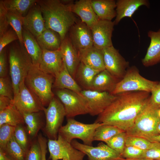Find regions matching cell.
I'll return each instance as SVG.
<instances>
[{
    "mask_svg": "<svg viewBox=\"0 0 160 160\" xmlns=\"http://www.w3.org/2000/svg\"><path fill=\"white\" fill-rule=\"evenodd\" d=\"M14 136L16 142L26 154L29 149L28 140L27 132L22 125L15 127Z\"/></svg>",
    "mask_w": 160,
    "mask_h": 160,
    "instance_id": "39",
    "label": "cell"
},
{
    "mask_svg": "<svg viewBox=\"0 0 160 160\" xmlns=\"http://www.w3.org/2000/svg\"><path fill=\"white\" fill-rule=\"evenodd\" d=\"M56 93L64 107L67 118L88 114L86 100L81 94L66 89H57Z\"/></svg>",
    "mask_w": 160,
    "mask_h": 160,
    "instance_id": "10",
    "label": "cell"
},
{
    "mask_svg": "<svg viewBox=\"0 0 160 160\" xmlns=\"http://www.w3.org/2000/svg\"><path fill=\"white\" fill-rule=\"evenodd\" d=\"M151 148L145 150L143 158H147L153 160H160V142H152Z\"/></svg>",
    "mask_w": 160,
    "mask_h": 160,
    "instance_id": "44",
    "label": "cell"
},
{
    "mask_svg": "<svg viewBox=\"0 0 160 160\" xmlns=\"http://www.w3.org/2000/svg\"><path fill=\"white\" fill-rule=\"evenodd\" d=\"M0 160H13L3 150L0 149Z\"/></svg>",
    "mask_w": 160,
    "mask_h": 160,
    "instance_id": "50",
    "label": "cell"
},
{
    "mask_svg": "<svg viewBox=\"0 0 160 160\" xmlns=\"http://www.w3.org/2000/svg\"><path fill=\"white\" fill-rule=\"evenodd\" d=\"M151 93V101L155 106L160 108V82H158Z\"/></svg>",
    "mask_w": 160,
    "mask_h": 160,
    "instance_id": "46",
    "label": "cell"
},
{
    "mask_svg": "<svg viewBox=\"0 0 160 160\" xmlns=\"http://www.w3.org/2000/svg\"><path fill=\"white\" fill-rule=\"evenodd\" d=\"M15 127L7 124L0 126V149L4 151L8 142L14 135Z\"/></svg>",
    "mask_w": 160,
    "mask_h": 160,
    "instance_id": "38",
    "label": "cell"
},
{
    "mask_svg": "<svg viewBox=\"0 0 160 160\" xmlns=\"http://www.w3.org/2000/svg\"><path fill=\"white\" fill-rule=\"evenodd\" d=\"M55 79L53 76L33 65L25 79V83L44 106L48 105L54 97L52 88Z\"/></svg>",
    "mask_w": 160,
    "mask_h": 160,
    "instance_id": "5",
    "label": "cell"
},
{
    "mask_svg": "<svg viewBox=\"0 0 160 160\" xmlns=\"http://www.w3.org/2000/svg\"><path fill=\"white\" fill-rule=\"evenodd\" d=\"M7 12L2 0L0 1V36L7 30L9 25L7 17Z\"/></svg>",
    "mask_w": 160,
    "mask_h": 160,
    "instance_id": "45",
    "label": "cell"
},
{
    "mask_svg": "<svg viewBox=\"0 0 160 160\" xmlns=\"http://www.w3.org/2000/svg\"><path fill=\"white\" fill-rule=\"evenodd\" d=\"M63 62L60 49L49 51L42 49L39 68L54 77L61 70Z\"/></svg>",
    "mask_w": 160,
    "mask_h": 160,
    "instance_id": "18",
    "label": "cell"
},
{
    "mask_svg": "<svg viewBox=\"0 0 160 160\" xmlns=\"http://www.w3.org/2000/svg\"><path fill=\"white\" fill-rule=\"evenodd\" d=\"M93 9L100 20H111L116 16V1L114 0H91Z\"/></svg>",
    "mask_w": 160,
    "mask_h": 160,
    "instance_id": "27",
    "label": "cell"
},
{
    "mask_svg": "<svg viewBox=\"0 0 160 160\" xmlns=\"http://www.w3.org/2000/svg\"><path fill=\"white\" fill-rule=\"evenodd\" d=\"M150 93L135 91L116 95L114 100L98 115L95 122L114 126L126 132L148 103Z\"/></svg>",
    "mask_w": 160,
    "mask_h": 160,
    "instance_id": "1",
    "label": "cell"
},
{
    "mask_svg": "<svg viewBox=\"0 0 160 160\" xmlns=\"http://www.w3.org/2000/svg\"><path fill=\"white\" fill-rule=\"evenodd\" d=\"M36 39L42 50L49 51L60 49L62 41L57 33L49 29H46Z\"/></svg>",
    "mask_w": 160,
    "mask_h": 160,
    "instance_id": "28",
    "label": "cell"
},
{
    "mask_svg": "<svg viewBox=\"0 0 160 160\" xmlns=\"http://www.w3.org/2000/svg\"><path fill=\"white\" fill-rule=\"evenodd\" d=\"M72 12L80 18L81 21L91 28L99 20L93 8L91 0H79L71 5Z\"/></svg>",
    "mask_w": 160,
    "mask_h": 160,
    "instance_id": "20",
    "label": "cell"
},
{
    "mask_svg": "<svg viewBox=\"0 0 160 160\" xmlns=\"http://www.w3.org/2000/svg\"><path fill=\"white\" fill-rule=\"evenodd\" d=\"M152 144L145 138L127 135L125 140V146H132L143 150L149 149Z\"/></svg>",
    "mask_w": 160,
    "mask_h": 160,
    "instance_id": "37",
    "label": "cell"
},
{
    "mask_svg": "<svg viewBox=\"0 0 160 160\" xmlns=\"http://www.w3.org/2000/svg\"><path fill=\"white\" fill-rule=\"evenodd\" d=\"M43 111L46 121L44 132L49 139H56L66 116L64 107L59 99L54 97Z\"/></svg>",
    "mask_w": 160,
    "mask_h": 160,
    "instance_id": "8",
    "label": "cell"
},
{
    "mask_svg": "<svg viewBox=\"0 0 160 160\" xmlns=\"http://www.w3.org/2000/svg\"><path fill=\"white\" fill-rule=\"evenodd\" d=\"M41 151L38 141L33 143L26 153L25 160H41Z\"/></svg>",
    "mask_w": 160,
    "mask_h": 160,
    "instance_id": "42",
    "label": "cell"
},
{
    "mask_svg": "<svg viewBox=\"0 0 160 160\" xmlns=\"http://www.w3.org/2000/svg\"><path fill=\"white\" fill-rule=\"evenodd\" d=\"M120 80L105 69L95 77L90 90L108 92L112 94Z\"/></svg>",
    "mask_w": 160,
    "mask_h": 160,
    "instance_id": "24",
    "label": "cell"
},
{
    "mask_svg": "<svg viewBox=\"0 0 160 160\" xmlns=\"http://www.w3.org/2000/svg\"><path fill=\"white\" fill-rule=\"evenodd\" d=\"M22 37L23 45L31 59L33 65L39 68L42 49L35 37L24 28H23Z\"/></svg>",
    "mask_w": 160,
    "mask_h": 160,
    "instance_id": "26",
    "label": "cell"
},
{
    "mask_svg": "<svg viewBox=\"0 0 160 160\" xmlns=\"http://www.w3.org/2000/svg\"><path fill=\"white\" fill-rule=\"evenodd\" d=\"M123 132L125 131L116 126L102 123L95 131L94 140L106 143L115 135Z\"/></svg>",
    "mask_w": 160,
    "mask_h": 160,
    "instance_id": "33",
    "label": "cell"
},
{
    "mask_svg": "<svg viewBox=\"0 0 160 160\" xmlns=\"http://www.w3.org/2000/svg\"><path fill=\"white\" fill-rule=\"evenodd\" d=\"M0 96L7 97L11 100L14 98L12 81L7 76L0 77Z\"/></svg>",
    "mask_w": 160,
    "mask_h": 160,
    "instance_id": "40",
    "label": "cell"
},
{
    "mask_svg": "<svg viewBox=\"0 0 160 160\" xmlns=\"http://www.w3.org/2000/svg\"><path fill=\"white\" fill-rule=\"evenodd\" d=\"M9 73L14 96L18 93L21 84L25 81L33 65L31 59L23 44L10 47L9 54Z\"/></svg>",
    "mask_w": 160,
    "mask_h": 160,
    "instance_id": "3",
    "label": "cell"
},
{
    "mask_svg": "<svg viewBox=\"0 0 160 160\" xmlns=\"http://www.w3.org/2000/svg\"><path fill=\"white\" fill-rule=\"evenodd\" d=\"M100 72L80 62L76 70L75 78L85 89L90 90L94 78Z\"/></svg>",
    "mask_w": 160,
    "mask_h": 160,
    "instance_id": "30",
    "label": "cell"
},
{
    "mask_svg": "<svg viewBox=\"0 0 160 160\" xmlns=\"http://www.w3.org/2000/svg\"><path fill=\"white\" fill-rule=\"evenodd\" d=\"M102 50L105 69L117 78L122 79L129 67V62L113 46Z\"/></svg>",
    "mask_w": 160,
    "mask_h": 160,
    "instance_id": "14",
    "label": "cell"
},
{
    "mask_svg": "<svg viewBox=\"0 0 160 160\" xmlns=\"http://www.w3.org/2000/svg\"><path fill=\"white\" fill-rule=\"evenodd\" d=\"M124 160H153L152 159L147 158H143L140 159H125Z\"/></svg>",
    "mask_w": 160,
    "mask_h": 160,
    "instance_id": "52",
    "label": "cell"
},
{
    "mask_svg": "<svg viewBox=\"0 0 160 160\" xmlns=\"http://www.w3.org/2000/svg\"><path fill=\"white\" fill-rule=\"evenodd\" d=\"M23 26L36 38L46 29L40 8L36 2L23 17Z\"/></svg>",
    "mask_w": 160,
    "mask_h": 160,
    "instance_id": "17",
    "label": "cell"
},
{
    "mask_svg": "<svg viewBox=\"0 0 160 160\" xmlns=\"http://www.w3.org/2000/svg\"><path fill=\"white\" fill-rule=\"evenodd\" d=\"M44 20L46 29L57 33L64 39L71 27L77 22L72 12L71 0H37Z\"/></svg>",
    "mask_w": 160,
    "mask_h": 160,
    "instance_id": "2",
    "label": "cell"
},
{
    "mask_svg": "<svg viewBox=\"0 0 160 160\" xmlns=\"http://www.w3.org/2000/svg\"><path fill=\"white\" fill-rule=\"evenodd\" d=\"M7 71L6 51L4 48L0 53V77L7 76Z\"/></svg>",
    "mask_w": 160,
    "mask_h": 160,
    "instance_id": "47",
    "label": "cell"
},
{
    "mask_svg": "<svg viewBox=\"0 0 160 160\" xmlns=\"http://www.w3.org/2000/svg\"><path fill=\"white\" fill-rule=\"evenodd\" d=\"M12 100L7 97L0 96V111L6 109L12 104Z\"/></svg>",
    "mask_w": 160,
    "mask_h": 160,
    "instance_id": "49",
    "label": "cell"
},
{
    "mask_svg": "<svg viewBox=\"0 0 160 160\" xmlns=\"http://www.w3.org/2000/svg\"><path fill=\"white\" fill-rule=\"evenodd\" d=\"M158 114L159 117L160 118V108L159 109L158 111Z\"/></svg>",
    "mask_w": 160,
    "mask_h": 160,
    "instance_id": "54",
    "label": "cell"
},
{
    "mask_svg": "<svg viewBox=\"0 0 160 160\" xmlns=\"http://www.w3.org/2000/svg\"><path fill=\"white\" fill-rule=\"evenodd\" d=\"M38 141L41 149L42 153L41 160H47L46 155L47 147V140L45 137L40 134L38 136Z\"/></svg>",
    "mask_w": 160,
    "mask_h": 160,
    "instance_id": "48",
    "label": "cell"
},
{
    "mask_svg": "<svg viewBox=\"0 0 160 160\" xmlns=\"http://www.w3.org/2000/svg\"><path fill=\"white\" fill-rule=\"evenodd\" d=\"M127 135L126 132L120 133L113 136L106 143L121 156L125 147V140Z\"/></svg>",
    "mask_w": 160,
    "mask_h": 160,
    "instance_id": "36",
    "label": "cell"
},
{
    "mask_svg": "<svg viewBox=\"0 0 160 160\" xmlns=\"http://www.w3.org/2000/svg\"><path fill=\"white\" fill-rule=\"evenodd\" d=\"M150 100L136 118L133 125L126 132L128 135L145 139L158 135L157 124L160 121L158 111Z\"/></svg>",
    "mask_w": 160,
    "mask_h": 160,
    "instance_id": "4",
    "label": "cell"
},
{
    "mask_svg": "<svg viewBox=\"0 0 160 160\" xmlns=\"http://www.w3.org/2000/svg\"><path fill=\"white\" fill-rule=\"evenodd\" d=\"M7 12L24 17L31 7L36 4L37 0H2Z\"/></svg>",
    "mask_w": 160,
    "mask_h": 160,
    "instance_id": "31",
    "label": "cell"
},
{
    "mask_svg": "<svg viewBox=\"0 0 160 160\" xmlns=\"http://www.w3.org/2000/svg\"><path fill=\"white\" fill-rule=\"evenodd\" d=\"M148 35L150 39V42L142 60L145 67L151 66L160 62V28L157 31H149Z\"/></svg>",
    "mask_w": 160,
    "mask_h": 160,
    "instance_id": "22",
    "label": "cell"
},
{
    "mask_svg": "<svg viewBox=\"0 0 160 160\" xmlns=\"http://www.w3.org/2000/svg\"><path fill=\"white\" fill-rule=\"evenodd\" d=\"M47 147L51 160H83L86 156L59 134L56 139H48Z\"/></svg>",
    "mask_w": 160,
    "mask_h": 160,
    "instance_id": "9",
    "label": "cell"
},
{
    "mask_svg": "<svg viewBox=\"0 0 160 160\" xmlns=\"http://www.w3.org/2000/svg\"><path fill=\"white\" fill-rule=\"evenodd\" d=\"M71 143L75 148L87 155L88 160H124L125 159L107 144L102 142L99 143L95 147L82 144L75 140H73Z\"/></svg>",
    "mask_w": 160,
    "mask_h": 160,
    "instance_id": "13",
    "label": "cell"
},
{
    "mask_svg": "<svg viewBox=\"0 0 160 160\" xmlns=\"http://www.w3.org/2000/svg\"><path fill=\"white\" fill-rule=\"evenodd\" d=\"M115 25L114 21L99 19L91 27L93 46L101 50L113 46L112 36Z\"/></svg>",
    "mask_w": 160,
    "mask_h": 160,
    "instance_id": "15",
    "label": "cell"
},
{
    "mask_svg": "<svg viewBox=\"0 0 160 160\" xmlns=\"http://www.w3.org/2000/svg\"></svg>",
    "mask_w": 160,
    "mask_h": 160,
    "instance_id": "55",
    "label": "cell"
},
{
    "mask_svg": "<svg viewBox=\"0 0 160 160\" xmlns=\"http://www.w3.org/2000/svg\"><path fill=\"white\" fill-rule=\"evenodd\" d=\"M7 17L9 25L17 34L20 43L23 44L22 37L23 17L7 12Z\"/></svg>",
    "mask_w": 160,
    "mask_h": 160,
    "instance_id": "35",
    "label": "cell"
},
{
    "mask_svg": "<svg viewBox=\"0 0 160 160\" xmlns=\"http://www.w3.org/2000/svg\"><path fill=\"white\" fill-rule=\"evenodd\" d=\"M69 31V39L78 51L93 46L91 28L84 23L81 21L77 22L71 27Z\"/></svg>",
    "mask_w": 160,
    "mask_h": 160,
    "instance_id": "16",
    "label": "cell"
},
{
    "mask_svg": "<svg viewBox=\"0 0 160 160\" xmlns=\"http://www.w3.org/2000/svg\"><path fill=\"white\" fill-rule=\"evenodd\" d=\"M21 113L26 125L28 135L31 138L35 137L42 126L41 117L40 112Z\"/></svg>",
    "mask_w": 160,
    "mask_h": 160,
    "instance_id": "32",
    "label": "cell"
},
{
    "mask_svg": "<svg viewBox=\"0 0 160 160\" xmlns=\"http://www.w3.org/2000/svg\"><path fill=\"white\" fill-rule=\"evenodd\" d=\"M55 78L53 87L55 88L68 89L81 94V88L69 73L64 62L61 69Z\"/></svg>",
    "mask_w": 160,
    "mask_h": 160,
    "instance_id": "25",
    "label": "cell"
},
{
    "mask_svg": "<svg viewBox=\"0 0 160 160\" xmlns=\"http://www.w3.org/2000/svg\"><path fill=\"white\" fill-rule=\"evenodd\" d=\"M4 151L13 160H25L26 153L16 141L14 135Z\"/></svg>",
    "mask_w": 160,
    "mask_h": 160,
    "instance_id": "34",
    "label": "cell"
},
{
    "mask_svg": "<svg viewBox=\"0 0 160 160\" xmlns=\"http://www.w3.org/2000/svg\"><path fill=\"white\" fill-rule=\"evenodd\" d=\"M12 104L21 113H31L43 111L45 108L36 95L25 84L20 87L17 94L14 96Z\"/></svg>",
    "mask_w": 160,
    "mask_h": 160,
    "instance_id": "11",
    "label": "cell"
},
{
    "mask_svg": "<svg viewBox=\"0 0 160 160\" xmlns=\"http://www.w3.org/2000/svg\"><path fill=\"white\" fill-rule=\"evenodd\" d=\"M60 49L63 62L69 73L75 79L80 62L78 51L72 44L69 37L66 36L62 41Z\"/></svg>",
    "mask_w": 160,
    "mask_h": 160,
    "instance_id": "19",
    "label": "cell"
},
{
    "mask_svg": "<svg viewBox=\"0 0 160 160\" xmlns=\"http://www.w3.org/2000/svg\"><path fill=\"white\" fill-rule=\"evenodd\" d=\"M24 123L22 114L12 104L0 111V126L7 124L15 127Z\"/></svg>",
    "mask_w": 160,
    "mask_h": 160,
    "instance_id": "29",
    "label": "cell"
},
{
    "mask_svg": "<svg viewBox=\"0 0 160 160\" xmlns=\"http://www.w3.org/2000/svg\"><path fill=\"white\" fill-rule=\"evenodd\" d=\"M116 3L115 25H117L125 17H131L140 7L145 6L149 7L150 6L149 2L147 0H118Z\"/></svg>",
    "mask_w": 160,
    "mask_h": 160,
    "instance_id": "21",
    "label": "cell"
},
{
    "mask_svg": "<svg viewBox=\"0 0 160 160\" xmlns=\"http://www.w3.org/2000/svg\"><path fill=\"white\" fill-rule=\"evenodd\" d=\"M159 82L146 79L141 76L135 66L128 67L123 78L117 84L112 94L124 92L144 91L150 93Z\"/></svg>",
    "mask_w": 160,
    "mask_h": 160,
    "instance_id": "7",
    "label": "cell"
},
{
    "mask_svg": "<svg viewBox=\"0 0 160 160\" xmlns=\"http://www.w3.org/2000/svg\"><path fill=\"white\" fill-rule=\"evenodd\" d=\"M81 93L86 100L88 114L93 116L102 113L116 97L108 92L89 89L82 90Z\"/></svg>",
    "mask_w": 160,
    "mask_h": 160,
    "instance_id": "12",
    "label": "cell"
},
{
    "mask_svg": "<svg viewBox=\"0 0 160 160\" xmlns=\"http://www.w3.org/2000/svg\"><path fill=\"white\" fill-rule=\"evenodd\" d=\"M80 62L97 70L105 69L102 50L94 46L78 51Z\"/></svg>",
    "mask_w": 160,
    "mask_h": 160,
    "instance_id": "23",
    "label": "cell"
},
{
    "mask_svg": "<svg viewBox=\"0 0 160 160\" xmlns=\"http://www.w3.org/2000/svg\"><path fill=\"white\" fill-rule=\"evenodd\" d=\"M147 139L151 142H160V135H158L148 138Z\"/></svg>",
    "mask_w": 160,
    "mask_h": 160,
    "instance_id": "51",
    "label": "cell"
},
{
    "mask_svg": "<svg viewBox=\"0 0 160 160\" xmlns=\"http://www.w3.org/2000/svg\"><path fill=\"white\" fill-rule=\"evenodd\" d=\"M17 39V34L13 29L7 30L0 36V53L7 45Z\"/></svg>",
    "mask_w": 160,
    "mask_h": 160,
    "instance_id": "43",
    "label": "cell"
},
{
    "mask_svg": "<svg viewBox=\"0 0 160 160\" xmlns=\"http://www.w3.org/2000/svg\"><path fill=\"white\" fill-rule=\"evenodd\" d=\"M145 150L132 146H125L121 156L124 159L143 158Z\"/></svg>",
    "mask_w": 160,
    "mask_h": 160,
    "instance_id": "41",
    "label": "cell"
},
{
    "mask_svg": "<svg viewBox=\"0 0 160 160\" xmlns=\"http://www.w3.org/2000/svg\"><path fill=\"white\" fill-rule=\"evenodd\" d=\"M102 123L94 122L86 124L79 122L73 118H68L67 123L60 128L58 134L71 143L74 139L81 140L83 144L92 146L96 129Z\"/></svg>",
    "mask_w": 160,
    "mask_h": 160,
    "instance_id": "6",
    "label": "cell"
},
{
    "mask_svg": "<svg viewBox=\"0 0 160 160\" xmlns=\"http://www.w3.org/2000/svg\"><path fill=\"white\" fill-rule=\"evenodd\" d=\"M157 131L159 135H160V121L159 122L157 127Z\"/></svg>",
    "mask_w": 160,
    "mask_h": 160,
    "instance_id": "53",
    "label": "cell"
}]
</instances>
